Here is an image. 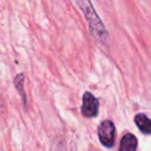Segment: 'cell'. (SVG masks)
<instances>
[{
  "label": "cell",
  "mask_w": 151,
  "mask_h": 151,
  "mask_svg": "<svg viewBox=\"0 0 151 151\" xmlns=\"http://www.w3.org/2000/svg\"><path fill=\"white\" fill-rule=\"evenodd\" d=\"M77 2L86 17L89 29H90V33L92 34V36H94L99 42H106L109 37V32L107 31L104 23L97 16L94 7L91 4L90 0H77Z\"/></svg>",
  "instance_id": "cell-1"
},
{
  "label": "cell",
  "mask_w": 151,
  "mask_h": 151,
  "mask_svg": "<svg viewBox=\"0 0 151 151\" xmlns=\"http://www.w3.org/2000/svg\"><path fill=\"white\" fill-rule=\"evenodd\" d=\"M115 125L111 120H104L97 128L99 139L101 145L107 148H111L115 143Z\"/></svg>",
  "instance_id": "cell-2"
},
{
  "label": "cell",
  "mask_w": 151,
  "mask_h": 151,
  "mask_svg": "<svg viewBox=\"0 0 151 151\" xmlns=\"http://www.w3.org/2000/svg\"><path fill=\"white\" fill-rule=\"evenodd\" d=\"M99 103L96 99V97L89 91L85 92L83 95V104L82 108H81L82 115L87 118L95 117L99 114Z\"/></svg>",
  "instance_id": "cell-3"
},
{
  "label": "cell",
  "mask_w": 151,
  "mask_h": 151,
  "mask_svg": "<svg viewBox=\"0 0 151 151\" xmlns=\"http://www.w3.org/2000/svg\"><path fill=\"white\" fill-rule=\"evenodd\" d=\"M138 148V140L132 134H126L120 142V151H134Z\"/></svg>",
  "instance_id": "cell-4"
},
{
  "label": "cell",
  "mask_w": 151,
  "mask_h": 151,
  "mask_svg": "<svg viewBox=\"0 0 151 151\" xmlns=\"http://www.w3.org/2000/svg\"><path fill=\"white\" fill-rule=\"evenodd\" d=\"M134 122L138 128L145 134H151V120L144 114H138L134 117Z\"/></svg>",
  "instance_id": "cell-5"
},
{
  "label": "cell",
  "mask_w": 151,
  "mask_h": 151,
  "mask_svg": "<svg viewBox=\"0 0 151 151\" xmlns=\"http://www.w3.org/2000/svg\"><path fill=\"white\" fill-rule=\"evenodd\" d=\"M24 75L23 73H20L15 78V86L17 88V90L19 91L20 95H21L22 99H23V103L26 107V104H27V97L25 95V91H24Z\"/></svg>",
  "instance_id": "cell-6"
}]
</instances>
